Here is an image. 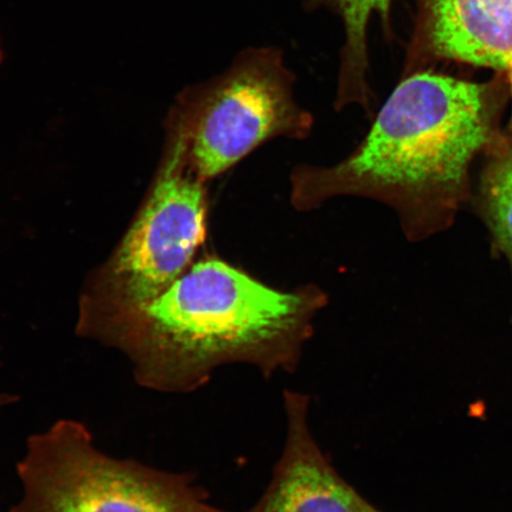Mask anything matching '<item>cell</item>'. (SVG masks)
<instances>
[{"label":"cell","mask_w":512,"mask_h":512,"mask_svg":"<svg viewBox=\"0 0 512 512\" xmlns=\"http://www.w3.org/2000/svg\"><path fill=\"white\" fill-rule=\"evenodd\" d=\"M328 294L278 290L228 262L204 259L151 302L80 324V335L118 350L138 386L196 392L216 370L245 364L270 379L296 373Z\"/></svg>","instance_id":"cell-1"},{"label":"cell","mask_w":512,"mask_h":512,"mask_svg":"<svg viewBox=\"0 0 512 512\" xmlns=\"http://www.w3.org/2000/svg\"><path fill=\"white\" fill-rule=\"evenodd\" d=\"M488 119L485 86L422 70L406 75L350 156L293 169L292 206L310 211L337 197L368 198L398 211L409 228L462 181L486 142Z\"/></svg>","instance_id":"cell-2"},{"label":"cell","mask_w":512,"mask_h":512,"mask_svg":"<svg viewBox=\"0 0 512 512\" xmlns=\"http://www.w3.org/2000/svg\"><path fill=\"white\" fill-rule=\"evenodd\" d=\"M16 467L22 496L9 512H232L211 503L191 473L102 452L79 420L30 435Z\"/></svg>","instance_id":"cell-3"},{"label":"cell","mask_w":512,"mask_h":512,"mask_svg":"<svg viewBox=\"0 0 512 512\" xmlns=\"http://www.w3.org/2000/svg\"><path fill=\"white\" fill-rule=\"evenodd\" d=\"M296 74L277 47L247 48L200 88L188 139L190 169L200 181L220 176L273 139L303 140L315 119L296 100Z\"/></svg>","instance_id":"cell-4"},{"label":"cell","mask_w":512,"mask_h":512,"mask_svg":"<svg viewBox=\"0 0 512 512\" xmlns=\"http://www.w3.org/2000/svg\"><path fill=\"white\" fill-rule=\"evenodd\" d=\"M188 139L179 140L115 259L106 302L87 309L81 323L137 309L163 293L187 270L206 238L207 196L187 171Z\"/></svg>","instance_id":"cell-5"},{"label":"cell","mask_w":512,"mask_h":512,"mask_svg":"<svg viewBox=\"0 0 512 512\" xmlns=\"http://www.w3.org/2000/svg\"><path fill=\"white\" fill-rule=\"evenodd\" d=\"M283 451L264 494L247 512H383L332 465L310 426V396L284 390Z\"/></svg>","instance_id":"cell-6"},{"label":"cell","mask_w":512,"mask_h":512,"mask_svg":"<svg viewBox=\"0 0 512 512\" xmlns=\"http://www.w3.org/2000/svg\"><path fill=\"white\" fill-rule=\"evenodd\" d=\"M431 60L507 70L512 64V0H416L405 76Z\"/></svg>","instance_id":"cell-7"},{"label":"cell","mask_w":512,"mask_h":512,"mask_svg":"<svg viewBox=\"0 0 512 512\" xmlns=\"http://www.w3.org/2000/svg\"><path fill=\"white\" fill-rule=\"evenodd\" d=\"M311 8L328 9L341 19L344 41L339 55L335 107L337 111L358 105L364 111L373 106L369 83V29L379 19L387 35L392 34L394 0H306Z\"/></svg>","instance_id":"cell-8"},{"label":"cell","mask_w":512,"mask_h":512,"mask_svg":"<svg viewBox=\"0 0 512 512\" xmlns=\"http://www.w3.org/2000/svg\"><path fill=\"white\" fill-rule=\"evenodd\" d=\"M486 201L495 233L512 254V157L491 171L486 184Z\"/></svg>","instance_id":"cell-9"},{"label":"cell","mask_w":512,"mask_h":512,"mask_svg":"<svg viewBox=\"0 0 512 512\" xmlns=\"http://www.w3.org/2000/svg\"><path fill=\"white\" fill-rule=\"evenodd\" d=\"M18 399L17 395L0 392V412H2L4 408L14 405Z\"/></svg>","instance_id":"cell-10"},{"label":"cell","mask_w":512,"mask_h":512,"mask_svg":"<svg viewBox=\"0 0 512 512\" xmlns=\"http://www.w3.org/2000/svg\"><path fill=\"white\" fill-rule=\"evenodd\" d=\"M507 72L509 73L510 86H511V92H512V64H511V66L507 69Z\"/></svg>","instance_id":"cell-11"},{"label":"cell","mask_w":512,"mask_h":512,"mask_svg":"<svg viewBox=\"0 0 512 512\" xmlns=\"http://www.w3.org/2000/svg\"><path fill=\"white\" fill-rule=\"evenodd\" d=\"M2 57H3V54H2V47H0V61H2Z\"/></svg>","instance_id":"cell-12"}]
</instances>
